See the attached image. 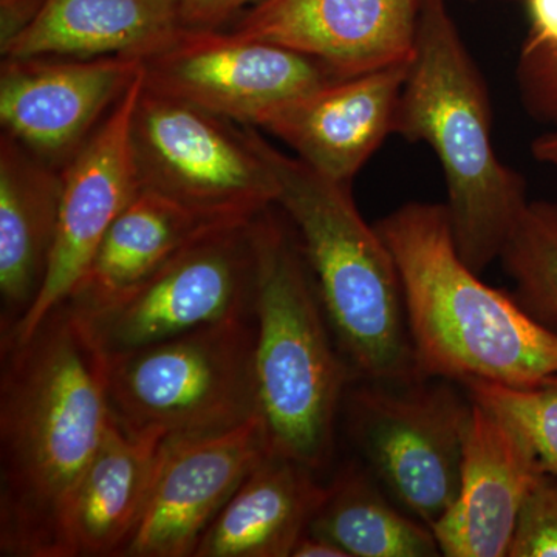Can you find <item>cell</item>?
Wrapping results in <instances>:
<instances>
[{"label": "cell", "mask_w": 557, "mask_h": 557, "mask_svg": "<svg viewBox=\"0 0 557 557\" xmlns=\"http://www.w3.org/2000/svg\"><path fill=\"white\" fill-rule=\"evenodd\" d=\"M317 474L270 454L220 511L194 557L292 556L327 494Z\"/></svg>", "instance_id": "cell-19"}, {"label": "cell", "mask_w": 557, "mask_h": 557, "mask_svg": "<svg viewBox=\"0 0 557 557\" xmlns=\"http://www.w3.org/2000/svg\"><path fill=\"white\" fill-rule=\"evenodd\" d=\"M249 132L276 177L277 208L296 231L355 380L420 379L397 262L376 226L362 219L351 185L281 152L258 127Z\"/></svg>", "instance_id": "cell-5"}, {"label": "cell", "mask_w": 557, "mask_h": 557, "mask_svg": "<svg viewBox=\"0 0 557 557\" xmlns=\"http://www.w3.org/2000/svg\"><path fill=\"white\" fill-rule=\"evenodd\" d=\"M471 2H472V0H471Z\"/></svg>", "instance_id": "cell-32"}, {"label": "cell", "mask_w": 557, "mask_h": 557, "mask_svg": "<svg viewBox=\"0 0 557 557\" xmlns=\"http://www.w3.org/2000/svg\"><path fill=\"white\" fill-rule=\"evenodd\" d=\"M375 226L397 262L420 379L531 388L557 375V332L469 269L446 205L412 201Z\"/></svg>", "instance_id": "cell-2"}, {"label": "cell", "mask_w": 557, "mask_h": 557, "mask_svg": "<svg viewBox=\"0 0 557 557\" xmlns=\"http://www.w3.org/2000/svg\"><path fill=\"white\" fill-rule=\"evenodd\" d=\"M146 89L256 127L271 110L341 79L322 62L234 32L182 28L141 61Z\"/></svg>", "instance_id": "cell-10"}, {"label": "cell", "mask_w": 557, "mask_h": 557, "mask_svg": "<svg viewBox=\"0 0 557 557\" xmlns=\"http://www.w3.org/2000/svg\"><path fill=\"white\" fill-rule=\"evenodd\" d=\"M454 381L355 380L343 409L366 467L410 516L434 527L460 487L474 401Z\"/></svg>", "instance_id": "cell-8"}, {"label": "cell", "mask_w": 557, "mask_h": 557, "mask_svg": "<svg viewBox=\"0 0 557 557\" xmlns=\"http://www.w3.org/2000/svg\"><path fill=\"white\" fill-rule=\"evenodd\" d=\"M161 445L156 435L129 434L112 417L73 498V557L124 555L148 504Z\"/></svg>", "instance_id": "cell-20"}, {"label": "cell", "mask_w": 557, "mask_h": 557, "mask_svg": "<svg viewBox=\"0 0 557 557\" xmlns=\"http://www.w3.org/2000/svg\"><path fill=\"white\" fill-rule=\"evenodd\" d=\"M139 73L141 61L127 57H5L0 67L2 132L62 170Z\"/></svg>", "instance_id": "cell-11"}, {"label": "cell", "mask_w": 557, "mask_h": 557, "mask_svg": "<svg viewBox=\"0 0 557 557\" xmlns=\"http://www.w3.org/2000/svg\"><path fill=\"white\" fill-rule=\"evenodd\" d=\"M518 83L528 112L557 124V51H520Z\"/></svg>", "instance_id": "cell-26"}, {"label": "cell", "mask_w": 557, "mask_h": 557, "mask_svg": "<svg viewBox=\"0 0 557 557\" xmlns=\"http://www.w3.org/2000/svg\"><path fill=\"white\" fill-rule=\"evenodd\" d=\"M62 170L0 138V339L38 299L60 225Z\"/></svg>", "instance_id": "cell-17"}, {"label": "cell", "mask_w": 557, "mask_h": 557, "mask_svg": "<svg viewBox=\"0 0 557 557\" xmlns=\"http://www.w3.org/2000/svg\"><path fill=\"white\" fill-rule=\"evenodd\" d=\"M271 454L262 417L231 431L161 445L148 504L124 557H194L252 469Z\"/></svg>", "instance_id": "cell-13"}, {"label": "cell", "mask_w": 557, "mask_h": 557, "mask_svg": "<svg viewBox=\"0 0 557 557\" xmlns=\"http://www.w3.org/2000/svg\"><path fill=\"white\" fill-rule=\"evenodd\" d=\"M544 472L525 435L474 401L456 500L432 527L442 556L508 557L520 508Z\"/></svg>", "instance_id": "cell-16"}, {"label": "cell", "mask_w": 557, "mask_h": 557, "mask_svg": "<svg viewBox=\"0 0 557 557\" xmlns=\"http://www.w3.org/2000/svg\"><path fill=\"white\" fill-rule=\"evenodd\" d=\"M408 62L348 76L271 110L258 129L281 139L311 170L347 183L394 134Z\"/></svg>", "instance_id": "cell-15"}, {"label": "cell", "mask_w": 557, "mask_h": 557, "mask_svg": "<svg viewBox=\"0 0 557 557\" xmlns=\"http://www.w3.org/2000/svg\"><path fill=\"white\" fill-rule=\"evenodd\" d=\"M508 557H557V475L545 471L520 508Z\"/></svg>", "instance_id": "cell-25"}, {"label": "cell", "mask_w": 557, "mask_h": 557, "mask_svg": "<svg viewBox=\"0 0 557 557\" xmlns=\"http://www.w3.org/2000/svg\"><path fill=\"white\" fill-rule=\"evenodd\" d=\"M225 226L233 225L211 222L159 194L139 189L102 237L65 304L75 310L95 309L137 287L190 242Z\"/></svg>", "instance_id": "cell-21"}, {"label": "cell", "mask_w": 557, "mask_h": 557, "mask_svg": "<svg viewBox=\"0 0 557 557\" xmlns=\"http://www.w3.org/2000/svg\"><path fill=\"white\" fill-rule=\"evenodd\" d=\"M394 134L434 150L448 188L446 208L458 255L482 274L500 256L530 201L525 180L494 149L486 84L446 0H421Z\"/></svg>", "instance_id": "cell-3"}, {"label": "cell", "mask_w": 557, "mask_h": 557, "mask_svg": "<svg viewBox=\"0 0 557 557\" xmlns=\"http://www.w3.org/2000/svg\"><path fill=\"white\" fill-rule=\"evenodd\" d=\"M531 150H533L534 159L557 166V127L536 138Z\"/></svg>", "instance_id": "cell-31"}, {"label": "cell", "mask_w": 557, "mask_h": 557, "mask_svg": "<svg viewBox=\"0 0 557 557\" xmlns=\"http://www.w3.org/2000/svg\"><path fill=\"white\" fill-rule=\"evenodd\" d=\"M309 533L338 545L348 557L442 555L431 527L399 507L368 467L341 468L311 520Z\"/></svg>", "instance_id": "cell-22"}, {"label": "cell", "mask_w": 557, "mask_h": 557, "mask_svg": "<svg viewBox=\"0 0 557 557\" xmlns=\"http://www.w3.org/2000/svg\"><path fill=\"white\" fill-rule=\"evenodd\" d=\"M469 397L505 418L528 438L545 471L557 475V375L531 388L469 381Z\"/></svg>", "instance_id": "cell-24"}, {"label": "cell", "mask_w": 557, "mask_h": 557, "mask_svg": "<svg viewBox=\"0 0 557 557\" xmlns=\"http://www.w3.org/2000/svg\"><path fill=\"white\" fill-rule=\"evenodd\" d=\"M251 222L209 231L137 287L95 309L69 306L101 357H116L205 325L252 314L256 263Z\"/></svg>", "instance_id": "cell-9"}, {"label": "cell", "mask_w": 557, "mask_h": 557, "mask_svg": "<svg viewBox=\"0 0 557 557\" xmlns=\"http://www.w3.org/2000/svg\"><path fill=\"white\" fill-rule=\"evenodd\" d=\"M530 32L525 51H557V0H527Z\"/></svg>", "instance_id": "cell-28"}, {"label": "cell", "mask_w": 557, "mask_h": 557, "mask_svg": "<svg viewBox=\"0 0 557 557\" xmlns=\"http://www.w3.org/2000/svg\"><path fill=\"white\" fill-rule=\"evenodd\" d=\"M143 73L86 145L62 168L60 225L38 299L0 346L21 343L70 295L112 223L139 190L131 150V116Z\"/></svg>", "instance_id": "cell-12"}, {"label": "cell", "mask_w": 557, "mask_h": 557, "mask_svg": "<svg viewBox=\"0 0 557 557\" xmlns=\"http://www.w3.org/2000/svg\"><path fill=\"white\" fill-rule=\"evenodd\" d=\"M276 205L251 222L256 381L271 454L321 471L355 381L335 338L298 236Z\"/></svg>", "instance_id": "cell-4"}, {"label": "cell", "mask_w": 557, "mask_h": 557, "mask_svg": "<svg viewBox=\"0 0 557 557\" xmlns=\"http://www.w3.org/2000/svg\"><path fill=\"white\" fill-rule=\"evenodd\" d=\"M421 0H262L233 32L299 51L339 78L412 60Z\"/></svg>", "instance_id": "cell-14"}, {"label": "cell", "mask_w": 557, "mask_h": 557, "mask_svg": "<svg viewBox=\"0 0 557 557\" xmlns=\"http://www.w3.org/2000/svg\"><path fill=\"white\" fill-rule=\"evenodd\" d=\"M110 420L104 358L67 304L2 346L0 555L73 557V498Z\"/></svg>", "instance_id": "cell-1"}, {"label": "cell", "mask_w": 557, "mask_h": 557, "mask_svg": "<svg viewBox=\"0 0 557 557\" xmlns=\"http://www.w3.org/2000/svg\"><path fill=\"white\" fill-rule=\"evenodd\" d=\"M104 361L110 413L129 434L203 437L260 417L252 314Z\"/></svg>", "instance_id": "cell-6"}, {"label": "cell", "mask_w": 557, "mask_h": 557, "mask_svg": "<svg viewBox=\"0 0 557 557\" xmlns=\"http://www.w3.org/2000/svg\"><path fill=\"white\" fill-rule=\"evenodd\" d=\"M139 189L200 218L239 225L277 200V182L249 126L143 84L129 127Z\"/></svg>", "instance_id": "cell-7"}, {"label": "cell", "mask_w": 557, "mask_h": 557, "mask_svg": "<svg viewBox=\"0 0 557 557\" xmlns=\"http://www.w3.org/2000/svg\"><path fill=\"white\" fill-rule=\"evenodd\" d=\"M182 28V0H46L36 21L2 50V58L143 61Z\"/></svg>", "instance_id": "cell-18"}, {"label": "cell", "mask_w": 557, "mask_h": 557, "mask_svg": "<svg viewBox=\"0 0 557 557\" xmlns=\"http://www.w3.org/2000/svg\"><path fill=\"white\" fill-rule=\"evenodd\" d=\"M259 2L262 0H182L183 27L219 30Z\"/></svg>", "instance_id": "cell-27"}, {"label": "cell", "mask_w": 557, "mask_h": 557, "mask_svg": "<svg viewBox=\"0 0 557 557\" xmlns=\"http://www.w3.org/2000/svg\"><path fill=\"white\" fill-rule=\"evenodd\" d=\"M46 0H0V51L27 30Z\"/></svg>", "instance_id": "cell-29"}, {"label": "cell", "mask_w": 557, "mask_h": 557, "mask_svg": "<svg viewBox=\"0 0 557 557\" xmlns=\"http://www.w3.org/2000/svg\"><path fill=\"white\" fill-rule=\"evenodd\" d=\"M292 557H348L344 549L338 545L327 541V539L317 536L307 531L302 537L299 539L295 549H293Z\"/></svg>", "instance_id": "cell-30"}, {"label": "cell", "mask_w": 557, "mask_h": 557, "mask_svg": "<svg viewBox=\"0 0 557 557\" xmlns=\"http://www.w3.org/2000/svg\"><path fill=\"white\" fill-rule=\"evenodd\" d=\"M498 260L515 281L519 306L557 332V203L530 201Z\"/></svg>", "instance_id": "cell-23"}]
</instances>
